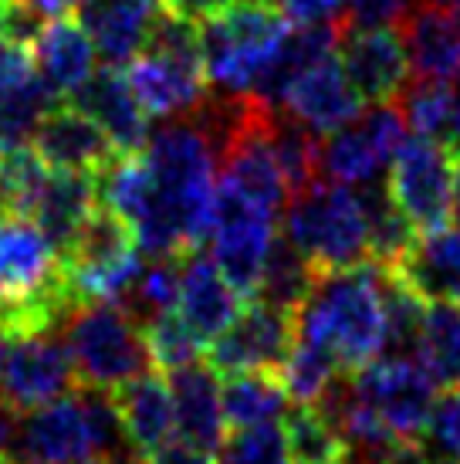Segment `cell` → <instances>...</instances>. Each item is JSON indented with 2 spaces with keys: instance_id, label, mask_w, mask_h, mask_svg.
Returning <instances> with one entry per match:
<instances>
[{
  "instance_id": "obj_3",
  "label": "cell",
  "mask_w": 460,
  "mask_h": 464,
  "mask_svg": "<svg viewBox=\"0 0 460 464\" xmlns=\"http://www.w3.org/2000/svg\"><path fill=\"white\" fill-rule=\"evenodd\" d=\"M206 85L220 95H247L288 38V17L274 0H227L196 17Z\"/></svg>"
},
{
  "instance_id": "obj_39",
  "label": "cell",
  "mask_w": 460,
  "mask_h": 464,
  "mask_svg": "<svg viewBox=\"0 0 460 464\" xmlns=\"http://www.w3.org/2000/svg\"><path fill=\"white\" fill-rule=\"evenodd\" d=\"M288 24L315 27V24H342L345 0H274Z\"/></svg>"
},
{
  "instance_id": "obj_35",
  "label": "cell",
  "mask_w": 460,
  "mask_h": 464,
  "mask_svg": "<svg viewBox=\"0 0 460 464\" xmlns=\"http://www.w3.org/2000/svg\"><path fill=\"white\" fill-rule=\"evenodd\" d=\"M62 102L48 82L41 75H34L31 82H24L21 89H14L7 99H0V150L7 146H24L31 140V132L38 130V122L44 119L48 109Z\"/></svg>"
},
{
  "instance_id": "obj_46",
  "label": "cell",
  "mask_w": 460,
  "mask_h": 464,
  "mask_svg": "<svg viewBox=\"0 0 460 464\" xmlns=\"http://www.w3.org/2000/svg\"><path fill=\"white\" fill-rule=\"evenodd\" d=\"M454 214L460 218V153H457V187H454Z\"/></svg>"
},
{
  "instance_id": "obj_20",
  "label": "cell",
  "mask_w": 460,
  "mask_h": 464,
  "mask_svg": "<svg viewBox=\"0 0 460 464\" xmlns=\"http://www.w3.org/2000/svg\"><path fill=\"white\" fill-rule=\"evenodd\" d=\"M399 34L417 78L454 82L460 75V17L454 11L413 0L399 21Z\"/></svg>"
},
{
  "instance_id": "obj_27",
  "label": "cell",
  "mask_w": 460,
  "mask_h": 464,
  "mask_svg": "<svg viewBox=\"0 0 460 464\" xmlns=\"http://www.w3.org/2000/svg\"><path fill=\"white\" fill-rule=\"evenodd\" d=\"M220 400H224V420L234 430L241 427H257V424H274L284 417L288 407V393L282 387L278 373H230L220 387Z\"/></svg>"
},
{
  "instance_id": "obj_32",
  "label": "cell",
  "mask_w": 460,
  "mask_h": 464,
  "mask_svg": "<svg viewBox=\"0 0 460 464\" xmlns=\"http://www.w3.org/2000/svg\"><path fill=\"white\" fill-rule=\"evenodd\" d=\"M48 177H52V167L41 160L34 146L0 150V210L31 220Z\"/></svg>"
},
{
  "instance_id": "obj_12",
  "label": "cell",
  "mask_w": 460,
  "mask_h": 464,
  "mask_svg": "<svg viewBox=\"0 0 460 464\" xmlns=\"http://www.w3.org/2000/svg\"><path fill=\"white\" fill-rule=\"evenodd\" d=\"M294 343V312L247 298L230 325L210 343L206 366L214 373H278Z\"/></svg>"
},
{
  "instance_id": "obj_24",
  "label": "cell",
  "mask_w": 460,
  "mask_h": 464,
  "mask_svg": "<svg viewBox=\"0 0 460 464\" xmlns=\"http://www.w3.org/2000/svg\"><path fill=\"white\" fill-rule=\"evenodd\" d=\"M99 207V187L91 173H72V169H52V177L41 190L31 220L41 227V234L62 255L72 245V237L81 231V224Z\"/></svg>"
},
{
  "instance_id": "obj_30",
  "label": "cell",
  "mask_w": 460,
  "mask_h": 464,
  "mask_svg": "<svg viewBox=\"0 0 460 464\" xmlns=\"http://www.w3.org/2000/svg\"><path fill=\"white\" fill-rule=\"evenodd\" d=\"M271 142H274V156H278V167H282L284 183H288V197L305 190L308 183H315L321 177V136L315 130H308L302 119H294L288 109H274Z\"/></svg>"
},
{
  "instance_id": "obj_19",
  "label": "cell",
  "mask_w": 460,
  "mask_h": 464,
  "mask_svg": "<svg viewBox=\"0 0 460 464\" xmlns=\"http://www.w3.org/2000/svg\"><path fill=\"white\" fill-rule=\"evenodd\" d=\"M159 0H75V17L112 68L129 65L149 38Z\"/></svg>"
},
{
  "instance_id": "obj_18",
  "label": "cell",
  "mask_w": 460,
  "mask_h": 464,
  "mask_svg": "<svg viewBox=\"0 0 460 464\" xmlns=\"http://www.w3.org/2000/svg\"><path fill=\"white\" fill-rule=\"evenodd\" d=\"M241 312V295L230 288L217 261L190 251L183 255V268H179V298H177V315L187 323L204 346H210L230 319Z\"/></svg>"
},
{
  "instance_id": "obj_11",
  "label": "cell",
  "mask_w": 460,
  "mask_h": 464,
  "mask_svg": "<svg viewBox=\"0 0 460 464\" xmlns=\"http://www.w3.org/2000/svg\"><path fill=\"white\" fill-rule=\"evenodd\" d=\"M356 387L366 397L376 417L383 420L399 440L420 448V434L426 424V413L436 400L434 376L423 370L417 356H376L356 370Z\"/></svg>"
},
{
  "instance_id": "obj_41",
  "label": "cell",
  "mask_w": 460,
  "mask_h": 464,
  "mask_svg": "<svg viewBox=\"0 0 460 464\" xmlns=\"http://www.w3.org/2000/svg\"><path fill=\"white\" fill-rule=\"evenodd\" d=\"M142 464H220L217 451H206V448H196L190 440H167L159 444L156 451H149L142 458Z\"/></svg>"
},
{
  "instance_id": "obj_44",
  "label": "cell",
  "mask_w": 460,
  "mask_h": 464,
  "mask_svg": "<svg viewBox=\"0 0 460 464\" xmlns=\"http://www.w3.org/2000/svg\"><path fill=\"white\" fill-rule=\"evenodd\" d=\"M169 7H177L179 14H187V17H200L206 11H217L220 4H227V0H163Z\"/></svg>"
},
{
  "instance_id": "obj_31",
  "label": "cell",
  "mask_w": 460,
  "mask_h": 464,
  "mask_svg": "<svg viewBox=\"0 0 460 464\" xmlns=\"http://www.w3.org/2000/svg\"><path fill=\"white\" fill-rule=\"evenodd\" d=\"M342 373L345 370L339 366V360H335L329 349L298 333H294L288 360H284V366L278 370L284 393H288V400H294V403H319V400L325 397V390L332 387Z\"/></svg>"
},
{
  "instance_id": "obj_45",
  "label": "cell",
  "mask_w": 460,
  "mask_h": 464,
  "mask_svg": "<svg viewBox=\"0 0 460 464\" xmlns=\"http://www.w3.org/2000/svg\"><path fill=\"white\" fill-rule=\"evenodd\" d=\"M417 4H430V7H444V11H457L460 0H417Z\"/></svg>"
},
{
  "instance_id": "obj_36",
  "label": "cell",
  "mask_w": 460,
  "mask_h": 464,
  "mask_svg": "<svg viewBox=\"0 0 460 464\" xmlns=\"http://www.w3.org/2000/svg\"><path fill=\"white\" fill-rule=\"evenodd\" d=\"M142 333H146L149 360H153L156 370L173 373V370H179V366H190V362L200 360L204 343L187 329V323L179 319L177 312L153 315L149 323H142Z\"/></svg>"
},
{
  "instance_id": "obj_23",
  "label": "cell",
  "mask_w": 460,
  "mask_h": 464,
  "mask_svg": "<svg viewBox=\"0 0 460 464\" xmlns=\"http://www.w3.org/2000/svg\"><path fill=\"white\" fill-rule=\"evenodd\" d=\"M34 68L58 99H72L95 72V44L75 14L54 17L34 41Z\"/></svg>"
},
{
  "instance_id": "obj_7",
  "label": "cell",
  "mask_w": 460,
  "mask_h": 464,
  "mask_svg": "<svg viewBox=\"0 0 460 464\" xmlns=\"http://www.w3.org/2000/svg\"><path fill=\"white\" fill-rule=\"evenodd\" d=\"M457 150L447 140L409 136L389 163L386 190L407 220L423 234H436L454 220Z\"/></svg>"
},
{
  "instance_id": "obj_38",
  "label": "cell",
  "mask_w": 460,
  "mask_h": 464,
  "mask_svg": "<svg viewBox=\"0 0 460 464\" xmlns=\"http://www.w3.org/2000/svg\"><path fill=\"white\" fill-rule=\"evenodd\" d=\"M420 454L460 461V387H447L434 400L420 434Z\"/></svg>"
},
{
  "instance_id": "obj_10",
  "label": "cell",
  "mask_w": 460,
  "mask_h": 464,
  "mask_svg": "<svg viewBox=\"0 0 460 464\" xmlns=\"http://www.w3.org/2000/svg\"><path fill=\"white\" fill-rule=\"evenodd\" d=\"M75 383L78 373L64 329L4 335L0 397L11 400L21 413L68 397Z\"/></svg>"
},
{
  "instance_id": "obj_5",
  "label": "cell",
  "mask_w": 460,
  "mask_h": 464,
  "mask_svg": "<svg viewBox=\"0 0 460 464\" xmlns=\"http://www.w3.org/2000/svg\"><path fill=\"white\" fill-rule=\"evenodd\" d=\"M146 255L139 237L122 214L102 204L89 214L81 231L62 251V271L78 302H115L122 305L139 282Z\"/></svg>"
},
{
  "instance_id": "obj_48",
  "label": "cell",
  "mask_w": 460,
  "mask_h": 464,
  "mask_svg": "<svg viewBox=\"0 0 460 464\" xmlns=\"http://www.w3.org/2000/svg\"><path fill=\"white\" fill-rule=\"evenodd\" d=\"M72 464H105V461H99V458H89V461H72Z\"/></svg>"
},
{
  "instance_id": "obj_28",
  "label": "cell",
  "mask_w": 460,
  "mask_h": 464,
  "mask_svg": "<svg viewBox=\"0 0 460 464\" xmlns=\"http://www.w3.org/2000/svg\"><path fill=\"white\" fill-rule=\"evenodd\" d=\"M359 194L366 200V214H369V261L389 271L399 268L420 241V231L393 204L386 183L376 180L369 187H359Z\"/></svg>"
},
{
  "instance_id": "obj_8",
  "label": "cell",
  "mask_w": 460,
  "mask_h": 464,
  "mask_svg": "<svg viewBox=\"0 0 460 464\" xmlns=\"http://www.w3.org/2000/svg\"><path fill=\"white\" fill-rule=\"evenodd\" d=\"M210 258L241 298H254L264 261L278 237V210L217 180V200L210 218Z\"/></svg>"
},
{
  "instance_id": "obj_22",
  "label": "cell",
  "mask_w": 460,
  "mask_h": 464,
  "mask_svg": "<svg viewBox=\"0 0 460 464\" xmlns=\"http://www.w3.org/2000/svg\"><path fill=\"white\" fill-rule=\"evenodd\" d=\"M112 400L119 407V420L126 427L129 444L139 458L156 451L159 444L173 440V434H177V411H173L169 380L146 370L142 376H136V380H129V383L115 390Z\"/></svg>"
},
{
  "instance_id": "obj_17",
  "label": "cell",
  "mask_w": 460,
  "mask_h": 464,
  "mask_svg": "<svg viewBox=\"0 0 460 464\" xmlns=\"http://www.w3.org/2000/svg\"><path fill=\"white\" fill-rule=\"evenodd\" d=\"M72 105H78L85 116H91L99 122V130L109 136V142L115 146V153H142L149 142V116L142 112V105L136 102V95L129 89L122 68H102L91 72V78L81 89L68 99Z\"/></svg>"
},
{
  "instance_id": "obj_40",
  "label": "cell",
  "mask_w": 460,
  "mask_h": 464,
  "mask_svg": "<svg viewBox=\"0 0 460 464\" xmlns=\"http://www.w3.org/2000/svg\"><path fill=\"white\" fill-rule=\"evenodd\" d=\"M34 75H38V68H34L31 48L0 41V99H7L14 89H21V85L31 82Z\"/></svg>"
},
{
  "instance_id": "obj_2",
  "label": "cell",
  "mask_w": 460,
  "mask_h": 464,
  "mask_svg": "<svg viewBox=\"0 0 460 464\" xmlns=\"http://www.w3.org/2000/svg\"><path fill=\"white\" fill-rule=\"evenodd\" d=\"M294 333L332 353L345 373H356L386 353L383 271L372 261L321 271L294 312Z\"/></svg>"
},
{
  "instance_id": "obj_1",
  "label": "cell",
  "mask_w": 460,
  "mask_h": 464,
  "mask_svg": "<svg viewBox=\"0 0 460 464\" xmlns=\"http://www.w3.org/2000/svg\"><path fill=\"white\" fill-rule=\"evenodd\" d=\"M149 187L132 231L142 255H190L210 234L217 200V150L196 119L169 122L146 142Z\"/></svg>"
},
{
  "instance_id": "obj_50",
  "label": "cell",
  "mask_w": 460,
  "mask_h": 464,
  "mask_svg": "<svg viewBox=\"0 0 460 464\" xmlns=\"http://www.w3.org/2000/svg\"><path fill=\"white\" fill-rule=\"evenodd\" d=\"M0 214H4V210H0Z\"/></svg>"
},
{
  "instance_id": "obj_21",
  "label": "cell",
  "mask_w": 460,
  "mask_h": 464,
  "mask_svg": "<svg viewBox=\"0 0 460 464\" xmlns=\"http://www.w3.org/2000/svg\"><path fill=\"white\" fill-rule=\"evenodd\" d=\"M169 393L177 411V434L206 451H220L224 444V400L217 373L206 362H190L169 373Z\"/></svg>"
},
{
  "instance_id": "obj_6",
  "label": "cell",
  "mask_w": 460,
  "mask_h": 464,
  "mask_svg": "<svg viewBox=\"0 0 460 464\" xmlns=\"http://www.w3.org/2000/svg\"><path fill=\"white\" fill-rule=\"evenodd\" d=\"M64 339L75 360L78 387L119 390L153 370L142 323L115 302H78L64 323Z\"/></svg>"
},
{
  "instance_id": "obj_26",
  "label": "cell",
  "mask_w": 460,
  "mask_h": 464,
  "mask_svg": "<svg viewBox=\"0 0 460 464\" xmlns=\"http://www.w3.org/2000/svg\"><path fill=\"white\" fill-rule=\"evenodd\" d=\"M417 360L436 387H460V302L430 298L423 309Z\"/></svg>"
},
{
  "instance_id": "obj_42",
  "label": "cell",
  "mask_w": 460,
  "mask_h": 464,
  "mask_svg": "<svg viewBox=\"0 0 460 464\" xmlns=\"http://www.w3.org/2000/svg\"><path fill=\"white\" fill-rule=\"evenodd\" d=\"M21 430V411L7 397H0V464L14 461V444Z\"/></svg>"
},
{
  "instance_id": "obj_4",
  "label": "cell",
  "mask_w": 460,
  "mask_h": 464,
  "mask_svg": "<svg viewBox=\"0 0 460 464\" xmlns=\"http://www.w3.org/2000/svg\"><path fill=\"white\" fill-rule=\"evenodd\" d=\"M282 234L315 268V275L356 268L362 261H369L366 200L356 187H345V183H325L319 177L305 190L288 197Z\"/></svg>"
},
{
  "instance_id": "obj_25",
  "label": "cell",
  "mask_w": 460,
  "mask_h": 464,
  "mask_svg": "<svg viewBox=\"0 0 460 464\" xmlns=\"http://www.w3.org/2000/svg\"><path fill=\"white\" fill-rule=\"evenodd\" d=\"M393 271H399L426 302L430 298L460 302V224L436 234H423L409 251V258Z\"/></svg>"
},
{
  "instance_id": "obj_37",
  "label": "cell",
  "mask_w": 460,
  "mask_h": 464,
  "mask_svg": "<svg viewBox=\"0 0 460 464\" xmlns=\"http://www.w3.org/2000/svg\"><path fill=\"white\" fill-rule=\"evenodd\" d=\"M220 464H292L282 424L241 427L220 444Z\"/></svg>"
},
{
  "instance_id": "obj_16",
  "label": "cell",
  "mask_w": 460,
  "mask_h": 464,
  "mask_svg": "<svg viewBox=\"0 0 460 464\" xmlns=\"http://www.w3.org/2000/svg\"><path fill=\"white\" fill-rule=\"evenodd\" d=\"M282 109H288L294 119H302L308 130H315L319 136H329L362 112V95L349 82L339 54L329 52L288 85Z\"/></svg>"
},
{
  "instance_id": "obj_14",
  "label": "cell",
  "mask_w": 460,
  "mask_h": 464,
  "mask_svg": "<svg viewBox=\"0 0 460 464\" xmlns=\"http://www.w3.org/2000/svg\"><path fill=\"white\" fill-rule=\"evenodd\" d=\"M89 458H95V448L78 390L21 417L11 464H72Z\"/></svg>"
},
{
  "instance_id": "obj_33",
  "label": "cell",
  "mask_w": 460,
  "mask_h": 464,
  "mask_svg": "<svg viewBox=\"0 0 460 464\" xmlns=\"http://www.w3.org/2000/svg\"><path fill=\"white\" fill-rule=\"evenodd\" d=\"M311 285H315V268L284 241V234H278L274 245H271L268 261H264V271H261L254 298L271 302V305H278V309L298 312V305H302L308 298V292H311Z\"/></svg>"
},
{
  "instance_id": "obj_43",
  "label": "cell",
  "mask_w": 460,
  "mask_h": 464,
  "mask_svg": "<svg viewBox=\"0 0 460 464\" xmlns=\"http://www.w3.org/2000/svg\"><path fill=\"white\" fill-rule=\"evenodd\" d=\"M457 85L450 89V126H447V142L460 153V75L454 78Z\"/></svg>"
},
{
  "instance_id": "obj_29",
  "label": "cell",
  "mask_w": 460,
  "mask_h": 464,
  "mask_svg": "<svg viewBox=\"0 0 460 464\" xmlns=\"http://www.w3.org/2000/svg\"><path fill=\"white\" fill-rule=\"evenodd\" d=\"M284 448L292 464H345L349 448H345L339 427L332 417L321 411L319 403H298L282 417Z\"/></svg>"
},
{
  "instance_id": "obj_9",
  "label": "cell",
  "mask_w": 460,
  "mask_h": 464,
  "mask_svg": "<svg viewBox=\"0 0 460 464\" xmlns=\"http://www.w3.org/2000/svg\"><path fill=\"white\" fill-rule=\"evenodd\" d=\"M407 122L397 102H376L362 109L352 122L321 136V173L345 187H369L383 180V169L393 163L399 146L409 140Z\"/></svg>"
},
{
  "instance_id": "obj_15",
  "label": "cell",
  "mask_w": 460,
  "mask_h": 464,
  "mask_svg": "<svg viewBox=\"0 0 460 464\" xmlns=\"http://www.w3.org/2000/svg\"><path fill=\"white\" fill-rule=\"evenodd\" d=\"M31 142L52 169H72V173H91V177H99L119 156L109 136L99 130V122L68 99L44 112L38 130L31 132Z\"/></svg>"
},
{
  "instance_id": "obj_49",
  "label": "cell",
  "mask_w": 460,
  "mask_h": 464,
  "mask_svg": "<svg viewBox=\"0 0 460 464\" xmlns=\"http://www.w3.org/2000/svg\"><path fill=\"white\" fill-rule=\"evenodd\" d=\"M0 360H4V335H0Z\"/></svg>"
},
{
  "instance_id": "obj_13",
  "label": "cell",
  "mask_w": 460,
  "mask_h": 464,
  "mask_svg": "<svg viewBox=\"0 0 460 464\" xmlns=\"http://www.w3.org/2000/svg\"><path fill=\"white\" fill-rule=\"evenodd\" d=\"M339 62L349 82L356 85L362 102H397L409 82V54L399 24L379 27H342Z\"/></svg>"
},
{
  "instance_id": "obj_34",
  "label": "cell",
  "mask_w": 460,
  "mask_h": 464,
  "mask_svg": "<svg viewBox=\"0 0 460 464\" xmlns=\"http://www.w3.org/2000/svg\"><path fill=\"white\" fill-rule=\"evenodd\" d=\"M397 109L413 136L447 140V126H450V85L447 82H436V78H413V82H407V89L399 92Z\"/></svg>"
},
{
  "instance_id": "obj_47",
  "label": "cell",
  "mask_w": 460,
  "mask_h": 464,
  "mask_svg": "<svg viewBox=\"0 0 460 464\" xmlns=\"http://www.w3.org/2000/svg\"><path fill=\"white\" fill-rule=\"evenodd\" d=\"M420 464H460V461H450V458H434V461H430V458H423Z\"/></svg>"
}]
</instances>
